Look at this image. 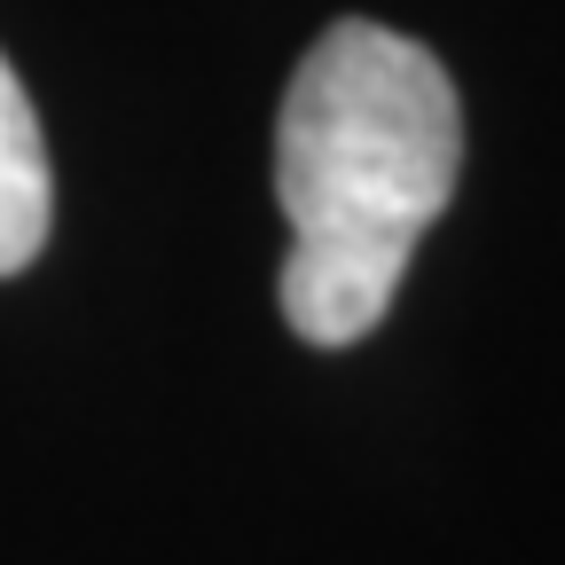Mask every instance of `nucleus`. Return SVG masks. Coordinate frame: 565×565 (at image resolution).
Wrapping results in <instances>:
<instances>
[{"instance_id": "nucleus-1", "label": "nucleus", "mask_w": 565, "mask_h": 565, "mask_svg": "<svg viewBox=\"0 0 565 565\" xmlns=\"http://www.w3.org/2000/svg\"><path fill=\"white\" fill-rule=\"evenodd\" d=\"M456 173L463 103L440 55L370 17L330 24L275 118V196L291 221L282 322L307 345L370 338Z\"/></svg>"}, {"instance_id": "nucleus-2", "label": "nucleus", "mask_w": 565, "mask_h": 565, "mask_svg": "<svg viewBox=\"0 0 565 565\" xmlns=\"http://www.w3.org/2000/svg\"><path fill=\"white\" fill-rule=\"evenodd\" d=\"M47 212H55V181H47L40 110H32L24 79L9 71V55H0V275L40 259Z\"/></svg>"}]
</instances>
